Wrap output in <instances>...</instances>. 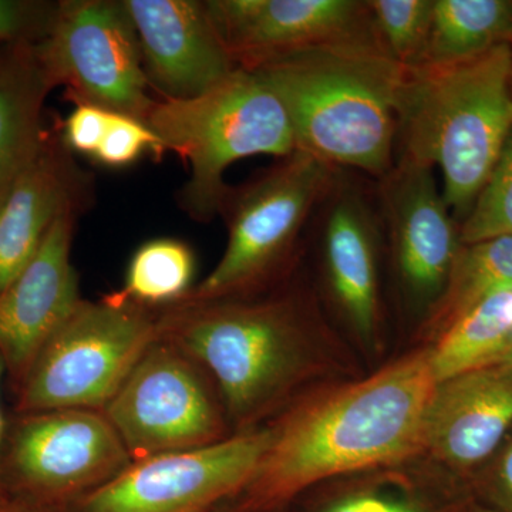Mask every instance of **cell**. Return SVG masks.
Returning <instances> with one entry per match:
<instances>
[{"label": "cell", "instance_id": "obj_1", "mask_svg": "<svg viewBox=\"0 0 512 512\" xmlns=\"http://www.w3.org/2000/svg\"><path fill=\"white\" fill-rule=\"evenodd\" d=\"M160 338L207 370L234 434L266 426L346 366L318 293L285 281L255 295L160 309Z\"/></svg>", "mask_w": 512, "mask_h": 512}, {"label": "cell", "instance_id": "obj_2", "mask_svg": "<svg viewBox=\"0 0 512 512\" xmlns=\"http://www.w3.org/2000/svg\"><path fill=\"white\" fill-rule=\"evenodd\" d=\"M436 384L427 346L306 394L268 424V450L238 494L245 507L274 508L323 481L412 463L423 454Z\"/></svg>", "mask_w": 512, "mask_h": 512}, {"label": "cell", "instance_id": "obj_3", "mask_svg": "<svg viewBox=\"0 0 512 512\" xmlns=\"http://www.w3.org/2000/svg\"><path fill=\"white\" fill-rule=\"evenodd\" d=\"M278 94L296 151L376 181L396 161L397 116L406 67L377 43L313 47L259 64Z\"/></svg>", "mask_w": 512, "mask_h": 512}, {"label": "cell", "instance_id": "obj_4", "mask_svg": "<svg viewBox=\"0 0 512 512\" xmlns=\"http://www.w3.org/2000/svg\"><path fill=\"white\" fill-rule=\"evenodd\" d=\"M508 43L443 64L406 69L397 116L396 158L443 175L444 201L461 224L487 183L512 128Z\"/></svg>", "mask_w": 512, "mask_h": 512}, {"label": "cell", "instance_id": "obj_5", "mask_svg": "<svg viewBox=\"0 0 512 512\" xmlns=\"http://www.w3.org/2000/svg\"><path fill=\"white\" fill-rule=\"evenodd\" d=\"M146 124L165 150L190 163L181 204L198 221H210L221 212L229 190L224 174L235 161L285 158L296 151L291 121L278 94L258 73L242 67L200 96L156 101Z\"/></svg>", "mask_w": 512, "mask_h": 512}, {"label": "cell", "instance_id": "obj_6", "mask_svg": "<svg viewBox=\"0 0 512 512\" xmlns=\"http://www.w3.org/2000/svg\"><path fill=\"white\" fill-rule=\"evenodd\" d=\"M338 171L295 151L249 183L229 188L221 207L228 224L227 248L211 274L181 302L255 295L286 281Z\"/></svg>", "mask_w": 512, "mask_h": 512}, {"label": "cell", "instance_id": "obj_7", "mask_svg": "<svg viewBox=\"0 0 512 512\" xmlns=\"http://www.w3.org/2000/svg\"><path fill=\"white\" fill-rule=\"evenodd\" d=\"M160 338V309L119 292L80 301L40 350L19 386L18 413L103 410Z\"/></svg>", "mask_w": 512, "mask_h": 512}, {"label": "cell", "instance_id": "obj_8", "mask_svg": "<svg viewBox=\"0 0 512 512\" xmlns=\"http://www.w3.org/2000/svg\"><path fill=\"white\" fill-rule=\"evenodd\" d=\"M103 412L133 461L210 446L234 434L207 370L161 338L141 356Z\"/></svg>", "mask_w": 512, "mask_h": 512}, {"label": "cell", "instance_id": "obj_9", "mask_svg": "<svg viewBox=\"0 0 512 512\" xmlns=\"http://www.w3.org/2000/svg\"><path fill=\"white\" fill-rule=\"evenodd\" d=\"M36 50L53 86H66L76 103L146 123L156 101L123 2L59 3Z\"/></svg>", "mask_w": 512, "mask_h": 512}, {"label": "cell", "instance_id": "obj_10", "mask_svg": "<svg viewBox=\"0 0 512 512\" xmlns=\"http://www.w3.org/2000/svg\"><path fill=\"white\" fill-rule=\"evenodd\" d=\"M133 463L103 410L59 409L23 413L6 431L2 483L37 501L93 493Z\"/></svg>", "mask_w": 512, "mask_h": 512}, {"label": "cell", "instance_id": "obj_11", "mask_svg": "<svg viewBox=\"0 0 512 512\" xmlns=\"http://www.w3.org/2000/svg\"><path fill=\"white\" fill-rule=\"evenodd\" d=\"M309 229L315 234L330 306L363 346L379 348L384 239L375 181L339 170Z\"/></svg>", "mask_w": 512, "mask_h": 512}, {"label": "cell", "instance_id": "obj_12", "mask_svg": "<svg viewBox=\"0 0 512 512\" xmlns=\"http://www.w3.org/2000/svg\"><path fill=\"white\" fill-rule=\"evenodd\" d=\"M271 441L268 424L192 450L133 461L79 500L82 512H204L244 490Z\"/></svg>", "mask_w": 512, "mask_h": 512}, {"label": "cell", "instance_id": "obj_13", "mask_svg": "<svg viewBox=\"0 0 512 512\" xmlns=\"http://www.w3.org/2000/svg\"><path fill=\"white\" fill-rule=\"evenodd\" d=\"M375 195L400 298L423 320L463 245L460 224L429 165L397 157L389 173L375 181Z\"/></svg>", "mask_w": 512, "mask_h": 512}, {"label": "cell", "instance_id": "obj_14", "mask_svg": "<svg viewBox=\"0 0 512 512\" xmlns=\"http://www.w3.org/2000/svg\"><path fill=\"white\" fill-rule=\"evenodd\" d=\"M222 42L242 69L313 47L377 43L367 0H210Z\"/></svg>", "mask_w": 512, "mask_h": 512}, {"label": "cell", "instance_id": "obj_15", "mask_svg": "<svg viewBox=\"0 0 512 512\" xmlns=\"http://www.w3.org/2000/svg\"><path fill=\"white\" fill-rule=\"evenodd\" d=\"M79 208L60 215L26 268L0 292V357L20 386L40 350L80 299L70 261Z\"/></svg>", "mask_w": 512, "mask_h": 512}, {"label": "cell", "instance_id": "obj_16", "mask_svg": "<svg viewBox=\"0 0 512 512\" xmlns=\"http://www.w3.org/2000/svg\"><path fill=\"white\" fill-rule=\"evenodd\" d=\"M148 82L165 99L200 96L238 69L204 2L124 0Z\"/></svg>", "mask_w": 512, "mask_h": 512}, {"label": "cell", "instance_id": "obj_17", "mask_svg": "<svg viewBox=\"0 0 512 512\" xmlns=\"http://www.w3.org/2000/svg\"><path fill=\"white\" fill-rule=\"evenodd\" d=\"M511 426V370H468L436 384L421 456L454 471L473 470L497 450Z\"/></svg>", "mask_w": 512, "mask_h": 512}, {"label": "cell", "instance_id": "obj_18", "mask_svg": "<svg viewBox=\"0 0 512 512\" xmlns=\"http://www.w3.org/2000/svg\"><path fill=\"white\" fill-rule=\"evenodd\" d=\"M80 200L76 168L57 141L46 140L0 204V292L32 261L53 222Z\"/></svg>", "mask_w": 512, "mask_h": 512}, {"label": "cell", "instance_id": "obj_19", "mask_svg": "<svg viewBox=\"0 0 512 512\" xmlns=\"http://www.w3.org/2000/svg\"><path fill=\"white\" fill-rule=\"evenodd\" d=\"M53 87L36 42L0 47V204L45 147L42 113Z\"/></svg>", "mask_w": 512, "mask_h": 512}, {"label": "cell", "instance_id": "obj_20", "mask_svg": "<svg viewBox=\"0 0 512 512\" xmlns=\"http://www.w3.org/2000/svg\"><path fill=\"white\" fill-rule=\"evenodd\" d=\"M508 288H512V237L461 245L440 298L421 320V335L433 343L477 303Z\"/></svg>", "mask_w": 512, "mask_h": 512}, {"label": "cell", "instance_id": "obj_21", "mask_svg": "<svg viewBox=\"0 0 512 512\" xmlns=\"http://www.w3.org/2000/svg\"><path fill=\"white\" fill-rule=\"evenodd\" d=\"M512 343V288L495 292L430 343L437 383L490 365Z\"/></svg>", "mask_w": 512, "mask_h": 512}, {"label": "cell", "instance_id": "obj_22", "mask_svg": "<svg viewBox=\"0 0 512 512\" xmlns=\"http://www.w3.org/2000/svg\"><path fill=\"white\" fill-rule=\"evenodd\" d=\"M512 0H434L423 64L460 62L508 43Z\"/></svg>", "mask_w": 512, "mask_h": 512}, {"label": "cell", "instance_id": "obj_23", "mask_svg": "<svg viewBox=\"0 0 512 512\" xmlns=\"http://www.w3.org/2000/svg\"><path fill=\"white\" fill-rule=\"evenodd\" d=\"M194 275L195 255L185 242L153 239L131 258L126 284L119 293L146 308L164 309L183 301L192 289Z\"/></svg>", "mask_w": 512, "mask_h": 512}, {"label": "cell", "instance_id": "obj_24", "mask_svg": "<svg viewBox=\"0 0 512 512\" xmlns=\"http://www.w3.org/2000/svg\"><path fill=\"white\" fill-rule=\"evenodd\" d=\"M400 466L355 474L318 512H437L433 501Z\"/></svg>", "mask_w": 512, "mask_h": 512}, {"label": "cell", "instance_id": "obj_25", "mask_svg": "<svg viewBox=\"0 0 512 512\" xmlns=\"http://www.w3.org/2000/svg\"><path fill=\"white\" fill-rule=\"evenodd\" d=\"M377 40L394 62L421 66L429 42L434 0H367Z\"/></svg>", "mask_w": 512, "mask_h": 512}, {"label": "cell", "instance_id": "obj_26", "mask_svg": "<svg viewBox=\"0 0 512 512\" xmlns=\"http://www.w3.org/2000/svg\"><path fill=\"white\" fill-rule=\"evenodd\" d=\"M497 237H512V128L487 183L460 224L463 245Z\"/></svg>", "mask_w": 512, "mask_h": 512}, {"label": "cell", "instance_id": "obj_27", "mask_svg": "<svg viewBox=\"0 0 512 512\" xmlns=\"http://www.w3.org/2000/svg\"><path fill=\"white\" fill-rule=\"evenodd\" d=\"M144 150L163 153L165 148L160 138L143 121L111 113L106 136L94 157L109 167H126L134 163Z\"/></svg>", "mask_w": 512, "mask_h": 512}, {"label": "cell", "instance_id": "obj_28", "mask_svg": "<svg viewBox=\"0 0 512 512\" xmlns=\"http://www.w3.org/2000/svg\"><path fill=\"white\" fill-rule=\"evenodd\" d=\"M56 6L25 0H0V42H39Z\"/></svg>", "mask_w": 512, "mask_h": 512}, {"label": "cell", "instance_id": "obj_29", "mask_svg": "<svg viewBox=\"0 0 512 512\" xmlns=\"http://www.w3.org/2000/svg\"><path fill=\"white\" fill-rule=\"evenodd\" d=\"M110 111L77 103L76 109L67 117L64 124V144L77 153L94 154L99 150L101 141L109 127Z\"/></svg>", "mask_w": 512, "mask_h": 512}, {"label": "cell", "instance_id": "obj_30", "mask_svg": "<svg viewBox=\"0 0 512 512\" xmlns=\"http://www.w3.org/2000/svg\"><path fill=\"white\" fill-rule=\"evenodd\" d=\"M488 490L503 512H512V440L491 468Z\"/></svg>", "mask_w": 512, "mask_h": 512}, {"label": "cell", "instance_id": "obj_31", "mask_svg": "<svg viewBox=\"0 0 512 512\" xmlns=\"http://www.w3.org/2000/svg\"><path fill=\"white\" fill-rule=\"evenodd\" d=\"M6 372L5 363H3L2 357H0V386H2V377L3 373ZM6 439V424L5 417H3L2 412V402H0V494H2L3 483H2V456H3V446H5Z\"/></svg>", "mask_w": 512, "mask_h": 512}, {"label": "cell", "instance_id": "obj_32", "mask_svg": "<svg viewBox=\"0 0 512 512\" xmlns=\"http://www.w3.org/2000/svg\"><path fill=\"white\" fill-rule=\"evenodd\" d=\"M487 366L503 367V369L511 370L512 372V343L500 356L495 357L493 362Z\"/></svg>", "mask_w": 512, "mask_h": 512}, {"label": "cell", "instance_id": "obj_33", "mask_svg": "<svg viewBox=\"0 0 512 512\" xmlns=\"http://www.w3.org/2000/svg\"><path fill=\"white\" fill-rule=\"evenodd\" d=\"M0 512H37L33 508L26 507V505L8 503L5 498L0 494Z\"/></svg>", "mask_w": 512, "mask_h": 512}, {"label": "cell", "instance_id": "obj_34", "mask_svg": "<svg viewBox=\"0 0 512 512\" xmlns=\"http://www.w3.org/2000/svg\"><path fill=\"white\" fill-rule=\"evenodd\" d=\"M456 512H501L490 510V508L476 507V505H471V507L463 508V510H458Z\"/></svg>", "mask_w": 512, "mask_h": 512}, {"label": "cell", "instance_id": "obj_35", "mask_svg": "<svg viewBox=\"0 0 512 512\" xmlns=\"http://www.w3.org/2000/svg\"><path fill=\"white\" fill-rule=\"evenodd\" d=\"M508 45H510L511 53H512V25H511L510 37H508ZM511 87H512V67H511Z\"/></svg>", "mask_w": 512, "mask_h": 512}]
</instances>
